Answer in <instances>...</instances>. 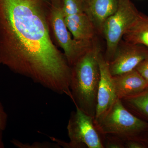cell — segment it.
<instances>
[{
    "mask_svg": "<svg viewBox=\"0 0 148 148\" xmlns=\"http://www.w3.org/2000/svg\"><path fill=\"white\" fill-rule=\"evenodd\" d=\"M51 0H0V66L70 95L71 67L53 41Z\"/></svg>",
    "mask_w": 148,
    "mask_h": 148,
    "instance_id": "1",
    "label": "cell"
},
{
    "mask_svg": "<svg viewBox=\"0 0 148 148\" xmlns=\"http://www.w3.org/2000/svg\"><path fill=\"white\" fill-rule=\"evenodd\" d=\"M148 58V48L141 45L120 43L112 60L109 62L112 76L127 73L136 69Z\"/></svg>",
    "mask_w": 148,
    "mask_h": 148,
    "instance_id": "7",
    "label": "cell"
},
{
    "mask_svg": "<svg viewBox=\"0 0 148 148\" xmlns=\"http://www.w3.org/2000/svg\"><path fill=\"white\" fill-rule=\"evenodd\" d=\"M100 79L97 94V104L94 118L101 116L118 99L113 82L109 63L100 52L98 56Z\"/></svg>",
    "mask_w": 148,
    "mask_h": 148,
    "instance_id": "8",
    "label": "cell"
},
{
    "mask_svg": "<svg viewBox=\"0 0 148 148\" xmlns=\"http://www.w3.org/2000/svg\"><path fill=\"white\" fill-rule=\"evenodd\" d=\"M49 21L53 41L63 49L66 60L72 67L92 47V42L74 39L66 26L63 11L57 0H51Z\"/></svg>",
    "mask_w": 148,
    "mask_h": 148,
    "instance_id": "5",
    "label": "cell"
},
{
    "mask_svg": "<svg viewBox=\"0 0 148 148\" xmlns=\"http://www.w3.org/2000/svg\"><path fill=\"white\" fill-rule=\"evenodd\" d=\"M101 50L92 46L71 67V99L76 106L95 118L100 79L98 56Z\"/></svg>",
    "mask_w": 148,
    "mask_h": 148,
    "instance_id": "2",
    "label": "cell"
},
{
    "mask_svg": "<svg viewBox=\"0 0 148 148\" xmlns=\"http://www.w3.org/2000/svg\"><path fill=\"white\" fill-rule=\"evenodd\" d=\"M96 127L102 135H116L123 140H140L148 131V122L135 116L118 99L106 112L94 118Z\"/></svg>",
    "mask_w": 148,
    "mask_h": 148,
    "instance_id": "3",
    "label": "cell"
},
{
    "mask_svg": "<svg viewBox=\"0 0 148 148\" xmlns=\"http://www.w3.org/2000/svg\"><path fill=\"white\" fill-rule=\"evenodd\" d=\"M67 129L69 143L53 137L51 139L66 148H104L103 135L96 127L94 117L78 108L72 112Z\"/></svg>",
    "mask_w": 148,
    "mask_h": 148,
    "instance_id": "4",
    "label": "cell"
},
{
    "mask_svg": "<svg viewBox=\"0 0 148 148\" xmlns=\"http://www.w3.org/2000/svg\"><path fill=\"white\" fill-rule=\"evenodd\" d=\"M139 13L130 0H119L116 11L105 21L102 32L107 45L105 58L108 63L113 58L125 33Z\"/></svg>",
    "mask_w": 148,
    "mask_h": 148,
    "instance_id": "6",
    "label": "cell"
},
{
    "mask_svg": "<svg viewBox=\"0 0 148 148\" xmlns=\"http://www.w3.org/2000/svg\"><path fill=\"white\" fill-rule=\"evenodd\" d=\"M84 12L96 31L102 32L103 25L117 8L119 0H84Z\"/></svg>",
    "mask_w": 148,
    "mask_h": 148,
    "instance_id": "10",
    "label": "cell"
},
{
    "mask_svg": "<svg viewBox=\"0 0 148 148\" xmlns=\"http://www.w3.org/2000/svg\"><path fill=\"white\" fill-rule=\"evenodd\" d=\"M113 82L119 99L138 95L148 88V83L135 69L113 76Z\"/></svg>",
    "mask_w": 148,
    "mask_h": 148,
    "instance_id": "9",
    "label": "cell"
},
{
    "mask_svg": "<svg viewBox=\"0 0 148 148\" xmlns=\"http://www.w3.org/2000/svg\"><path fill=\"white\" fill-rule=\"evenodd\" d=\"M125 42L148 48V16L140 13L123 35Z\"/></svg>",
    "mask_w": 148,
    "mask_h": 148,
    "instance_id": "12",
    "label": "cell"
},
{
    "mask_svg": "<svg viewBox=\"0 0 148 148\" xmlns=\"http://www.w3.org/2000/svg\"><path fill=\"white\" fill-rule=\"evenodd\" d=\"M102 135L104 148H125L124 140L118 136L110 134Z\"/></svg>",
    "mask_w": 148,
    "mask_h": 148,
    "instance_id": "14",
    "label": "cell"
},
{
    "mask_svg": "<svg viewBox=\"0 0 148 148\" xmlns=\"http://www.w3.org/2000/svg\"><path fill=\"white\" fill-rule=\"evenodd\" d=\"M121 100L130 112L140 119L148 122V88L138 95Z\"/></svg>",
    "mask_w": 148,
    "mask_h": 148,
    "instance_id": "13",
    "label": "cell"
},
{
    "mask_svg": "<svg viewBox=\"0 0 148 148\" xmlns=\"http://www.w3.org/2000/svg\"><path fill=\"white\" fill-rule=\"evenodd\" d=\"M12 144L17 147L20 148H60V146L56 143H36L29 144L22 143L17 140H12L11 141Z\"/></svg>",
    "mask_w": 148,
    "mask_h": 148,
    "instance_id": "15",
    "label": "cell"
},
{
    "mask_svg": "<svg viewBox=\"0 0 148 148\" xmlns=\"http://www.w3.org/2000/svg\"><path fill=\"white\" fill-rule=\"evenodd\" d=\"M140 140H142L148 146V131L145 133L140 138Z\"/></svg>",
    "mask_w": 148,
    "mask_h": 148,
    "instance_id": "19",
    "label": "cell"
},
{
    "mask_svg": "<svg viewBox=\"0 0 148 148\" xmlns=\"http://www.w3.org/2000/svg\"><path fill=\"white\" fill-rule=\"evenodd\" d=\"M125 148H148V145L142 140L136 139L124 140Z\"/></svg>",
    "mask_w": 148,
    "mask_h": 148,
    "instance_id": "16",
    "label": "cell"
},
{
    "mask_svg": "<svg viewBox=\"0 0 148 148\" xmlns=\"http://www.w3.org/2000/svg\"><path fill=\"white\" fill-rule=\"evenodd\" d=\"M8 115L6 112L2 104L0 103V130H5L7 125Z\"/></svg>",
    "mask_w": 148,
    "mask_h": 148,
    "instance_id": "18",
    "label": "cell"
},
{
    "mask_svg": "<svg viewBox=\"0 0 148 148\" xmlns=\"http://www.w3.org/2000/svg\"><path fill=\"white\" fill-rule=\"evenodd\" d=\"M135 69L148 83V58L142 61Z\"/></svg>",
    "mask_w": 148,
    "mask_h": 148,
    "instance_id": "17",
    "label": "cell"
},
{
    "mask_svg": "<svg viewBox=\"0 0 148 148\" xmlns=\"http://www.w3.org/2000/svg\"><path fill=\"white\" fill-rule=\"evenodd\" d=\"M64 18L67 28L74 39L92 42L96 30L85 12L64 16Z\"/></svg>",
    "mask_w": 148,
    "mask_h": 148,
    "instance_id": "11",
    "label": "cell"
},
{
    "mask_svg": "<svg viewBox=\"0 0 148 148\" xmlns=\"http://www.w3.org/2000/svg\"><path fill=\"white\" fill-rule=\"evenodd\" d=\"M3 131L0 130V148H4V144L3 142Z\"/></svg>",
    "mask_w": 148,
    "mask_h": 148,
    "instance_id": "20",
    "label": "cell"
}]
</instances>
